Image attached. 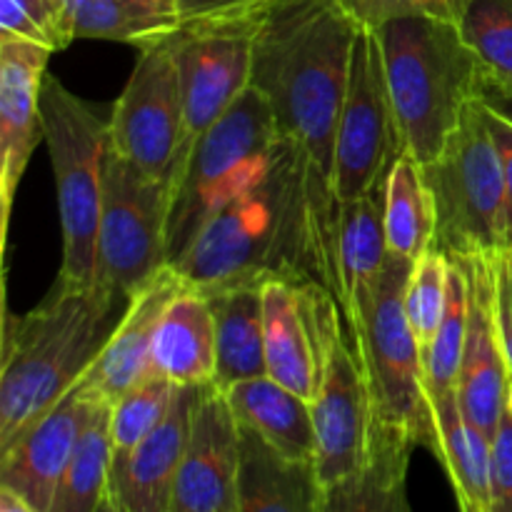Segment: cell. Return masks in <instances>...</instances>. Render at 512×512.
<instances>
[{
    "label": "cell",
    "instance_id": "obj_25",
    "mask_svg": "<svg viewBox=\"0 0 512 512\" xmlns=\"http://www.w3.org/2000/svg\"><path fill=\"white\" fill-rule=\"evenodd\" d=\"M383 185L358 200L338 205L335 225V298L348 318L358 295L388 265Z\"/></svg>",
    "mask_w": 512,
    "mask_h": 512
},
{
    "label": "cell",
    "instance_id": "obj_20",
    "mask_svg": "<svg viewBox=\"0 0 512 512\" xmlns=\"http://www.w3.org/2000/svg\"><path fill=\"white\" fill-rule=\"evenodd\" d=\"M323 493L313 460L285 458L240 425L238 512H323Z\"/></svg>",
    "mask_w": 512,
    "mask_h": 512
},
{
    "label": "cell",
    "instance_id": "obj_28",
    "mask_svg": "<svg viewBox=\"0 0 512 512\" xmlns=\"http://www.w3.org/2000/svg\"><path fill=\"white\" fill-rule=\"evenodd\" d=\"M383 200L390 255L413 263L435 248V200L425 183L423 165L408 153H398L390 165L383 183Z\"/></svg>",
    "mask_w": 512,
    "mask_h": 512
},
{
    "label": "cell",
    "instance_id": "obj_29",
    "mask_svg": "<svg viewBox=\"0 0 512 512\" xmlns=\"http://www.w3.org/2000/svg\"><path fill=\"white\" fill-rule=\"evenodd\" d=\"M75 38L115 40L133 48L173 33L180 18L178 0H65Z\"/></svg>",
    "mask_w": 512,
    "mask_h": 512
},
{
    "label": "cell",
    "instance_id": "obj_19",
    "mask_svg": "<svg viewBox=\"0 0 512 512\" xmlns=\"http://www.w3.org/2000/svg\"><path fill=\"white\" fill-rule=\"evenodd\" d=\"M200 388L203 385H178L163 423L128 453L113 455L110 490L128 512H170Z\"/></svg>",
    "mask_w": 512,
    "mask_h": 512
},
{
    "label": "cell",
    "instance_id": "obj_26",
    "mask_svg": "<svg viewBox=\"0 0 512 512\" xmlns=\"http://www.w3.org/2000/svg\"><path fill=\"white\" fill-rule=\"evenodd\" d=\"M430 415L435 428L430 453L448 473L460 512H490L493 440L465 418L458 393L430 400Z\"/></svg>",
    "mask_w": 512,
    "mask_h": 512
},
{
    "label": "cell",
    "instance_id": "obj_24",
    "mask_svg": "<svg viewBox=\"0 0 512 512\" xmlns=\"http://www.w3.org/2000/svg\"><path fill=\"white\" fill-rule=\"evenodd\" d=\"M223 393L243 428L258 433L285 458L315 463V423L308 400L270 375L235 383Z\"/></svg>",
    "mask_w": 512,
    "mask_h": 512
},
{
    "label": "cell",
    "instance_id": "obj_9",
    "mask_svg": "<svg viewBox=\"0 0 512 512\" xmlns=\"http://www.w3.org/2000/svg\"><path fill=\"white\" fill-rule=\"evenodd\" d=\"M300 293L318 355V383L310 400L315 423V468L323 485H330L355 473L368 458L373 400L338 298L320 283H303Z\"/></svg>",
    "mask_w": 512,
    "mask_h": 512
},
{
    "label": "cell",
    "instance_id": "obj_31",
    "mask_svg": "<svg viewBox=\"0 0 512 512\" xmlns=\"http://www.w3.org/2000/svg\"><path fill=\"white\" fill-rule=\"evenodd\" d=\"M460 33L478 58L485 98L500 108L512 105V0H470Z\"/></svg>",
    "mask_w": 512,
    "mask_h": 512
},
{
    "label": "cell",
    "instance_id": "obj_37",
    "mask_svg": "<svg viewBox=\"0 0 512 512\" xmlns=\"http://www.w3.org/2000/svg\"><path fill=\"white\" fill-rule=\"evenodd\" d=\"M490 512H512V410L493 435L490 458Z\"/></svg>",
    "mask_w": 512,
    "mask_h": 512
},
{
    "label": "cell",
    "instance_id": "obj_5",
    "mask_svg": "<svg viewBox=\"0 0 512 512\" xmlns=\"http://www.w3.org/2000/svg\"><path fill=\"white\" fill-rule=\"evenodd\" d=\"M410 265V260L390 255L378 278L358 295L345 323L368 378L375 428L395 430L418 448L433 450L423 348L405 315Z\"/></svg>",
    "mask_w": 512,
    "mask_h": 512
},
{
    "label": "cell",
    "instance_id": "obj_30",
    "mask_svg": "<svg viewBox=\"0 0 512 512\" xmlns=\"http://www.w3.org/2000/svg\"><path fill=\"white\" fill-rule=\"evenodd\" d=\"M110 403H100L85 425L48 512H95L110 490L113 473Z\"/></svg>",
    "mask_w": 512,
    "mask_h": 512
},
{
    "label": "cell",
    "instance_id": "obj_16",
    "mask_svg": "<svg viewBox=\"0 0 512 512\" xmlns=\"http://www.w3.org/2000/svg\"><path fill=\"white\" fill-rule=\"evenodd\" d=\"M493 258L495 253L460 260L470 283V320L458 388H455L465 418L475 428L483 430L490 440H493L503 415L508 413L512 388L503 343H500L498 320H495Z\"/></svg>",
    "mask_w": 512,
    "mask_h": 512
},
{
    "label": "cell",
    "instance_id": "obj_23",
    "mask_svg": "<svg viewBox=\"0 0 512 512\" xmlns=\"http://www.w3.org/2000/svg\"><path fill=\"white\" fill-rule=\"evenodd\" d=\"M415 448L405 435L373 425L368 458L355 473L325 485L323 512H410L408 465Z\"/></svg>",
    "mask_w": 512,
    "mask_h": 512
},
{
    "label": "cell",
    "instance_id": "obj_38",
    "mask_svg": "<svg viewBox=\"0 0 512 512\" xmlns=\"http://www.w3.org/2000/svg\"><path fill=\"white\" fill-rule=\"evenodd\" d=\"M485 115H488L490 133H493L495 145L500 153V165H503L505 180V245L512 238V113L500 108L493 100L485 98Z\"/></svg>",
    "mask_w": 512,
    "mask_h": 512
},
{
    "label": "cell",
    "instance_id": "obj_34",
    "mask_svg": "<svg viewBox=\"0 0 512 512\" xmlns=\"http://www.w3.org/2000/svg\"><path fill=\"white\" fill-rule=\"evenodd\" d=\"M175 390L178 385L168 378L150 375L110 405V435L115 453H128L163 423L173 405Z\"/></svg>",
    "mask_w": 512,
    "mask_h": 512
},
{
    "label": "cell",
    "instance_id": "obj_1",
    "mask_svg": "<svg viewBox=\"0 0 512 512\" xmlns=\"http://www.w3.org/2000/svg\"><path fill=\"white\" fill-rule=\"evenodd\" d=\"M360 25L340 0H273L255 30L253 88L305 165L320 283L335 295V140Z\"/></svg>",
    "mask_w": 512,
    "mask_h": 512
},
{
    "label": "cell",
    "instance_id": "obj_33",
    "mask_svg": "<svg viewBox=\"0 0 512 512\" xmlns=\"http://www.w3.org/2000/svg\"><path fill=\"white\" fill-rule=\"evenodd\" d=\"M450 268L453 260L438 248H430L410 265L405 283V315L423 350L430 345L448 310Z\"/></svg>",
    "mask_w": 512,
    "mask_h": 512
},
{
    "label": "cell",
    "instance_id": "obj_27",
    "mask_svg": "<svg viewBox=\"0 0 512 512\" xmlns=\"http://www.w3.org/2000/svg\"><path fill=\"white\" fill-rule=\"evenodd\" d=\"M215 318V385L220 390L268 375L265 365L263 283L205 295Z\"/></svg>",
    "mask_w": 512,
    "mask_h": 512
},
{
    "label": "cell",
    "instance_id": "obj_45",
    "mask_svg": "<svg viewBox=\"0 0 512 512\" xmlns=\"http://www.w3.org/2000/svg\"><path fill=\"white\" fill-rule=\"evenodd\" d=\"M510 410H512V388H510Z\"/></svg>",
    "mask_w": 512,
    "mask_h": 512
},
{
    "label": "cell",
    "instance_id": "obj_21",
    "mask_svg": "<svg viewBox=\"0 0 512 512\" xmlns=\"http://www.w3.org/2000/svg\"><path fill=\"white\" fill-rule=\"evenodd\" d=\"M153 368L175 385L215 383V318L203 293L183 285L168 300L155 328Z\"/></svg>",
    "mask_w": 512,
    "mask_h": 512
},
{
    "label": "cell",
    "instance_id": "obj_22",
    "mask_svg": "<svg viewBox=\"0 0 512 512\" xmlns=\"http://www.w3.org/2000/svg\"><path fill=\"white\" fill-rule=\"evenodd\" d=\"M263 328L268 375L310 403L318 383V355L300 285L265 280Z\"/></svg>",
    "mask_w": 512,
    "mask_h": 512
},
{
    "label": "cell",
    "instance_id": "obj_44",
    "mask_svg": "<svg viewBox=\"0 0 512 512\" xmlns=\"http://www.w3.org/2000/svg\"><path fill=\"white\" fill-rule=\"evenodd\" d=\"M503 253H505V250H503ZM505 258H508V255H505ZM508 263H510V273H512V260L508 258Z\"/></svg>",
    "mask_w": 512,
    "mask_h": 512
},
{
    "label": "cell",
    "instance_id": "obj_12",
    "mask_svg": "<svg viewBox=\"0 0 512 512\" xmlns=\"http://www.w3.org/2000/svg\"><path fill=\"white\" fill-rule=\"evenodd\" d=\"M393 105L385 78L383 50L373 28H360L350 55L348 88L335 140V198L358 200L385 183L398 158Z\"/></svg>",
    "mask_w": 512,
    "mask_h": 512
},
{
    "label": "cell",
    "instance_id": "obj_15",
    "mask_svg": "<svg viewBox=\"0 0 512 512\" xmlns=\"http://www.w3.org/2000/svg\"><path fill=\"white\" fill-rule=\"evenodd\" d=\"M50 50L0 33V240L8 248L15 193L35 148L43 140L40 88Z\"/></svg>",
    "mask_w": 512,
    "mask_h": 512
},
{
    "label": "cell",
    "instance_id": "obj_2",
    "mask_svg": "<svg viewBox=\"0 0 512 512\" xmlns=\"http://www.w3.org/2000/svg\"><path fill=\"white\" fill-rule=\"evenodd\" d=\"M173 270L203 295L265 280L320 283L305 165L293 143L278 138L258 178L205 223Z\"/></svg>",
    "mask_w": 512,
    "mask_h": 512
},
{
    "label": "cell",
    "instance_id": "obj_7",
    "mask_svg": "<svg viewBox=\"0 0 512 512\" xmlns=\"http://www.w3.org/2000/svg\"><path fill=\"white\" fill-rule=\"evenodd\" d=\"M278 138L268 100L250 85L243 98L190 145L170 178L168 265L190 248L225 203L258 178Z\"/></svg>",
    "mask_w": 512,
    "mask_h": 512
},
{
    "label": "cell",
    "instance_id": "obj_17",
    "mask_svg": "<svg viewBox=\"0 0 512 512\" xmlns=\"http://www.w3.org/2000/svg\"><path fill=\"white\" fill-rule=\"evenodd\" d=\"M98 405L100 400L90 398L75 383L58 405L0 453V488L13 490L35 512H48L75 445Z\"/></svg>",
    "mask_w": 512,
    "mask_h": 512
},
{
    "label": "cell",
    "instance_id": "obj_36",
    "mask_svg": "<svg viewBox=\"0 0 512 512\" xmlns=\"http://www.w3.org/2000/svg\"><path fill=\"white\" fill-rule=\"evenodd\" d=\"M360 28H378L395 18H440L460 23L470 0H340Z\"/></svg>",
    "mask_w": 512,
    "mask_h": 512
},
{
    "label": "cell",
    "instance_id": "obj_13",
    "mask_svg": "<svg viewBox=\"0 0 512 512\" xmlns=\"http://www.w3.org/2000/svg\"><path fill=\"white\" fill-rule=\"evenodd\" d=\"M138 50V63L110 108V145L170 185L185 140L178 65L168 35Z\"/></svg>",
    "mask_w": 512,
    "mask_h": 512
},
{
    "label": "cell",
    "instance_id": "obj_18",
    "mask_svg": "<svg viewBox=\"0 0 512 512\" xmlns=\"http://www.w3.org/2000/svg\"><path fill=\"white\" fill-rule=\"evenodd\" d=\"M180 288H183V280L178 278L173 265H165L153 280H148L128 300L118 325L110 333V338L105 340L103 350L95 355L90 368L78 380V385L90 398L113 405L128 390H133L135 385L155 375V328H158V320L168 300Z\"/></svg>",
    "mask_w": 512,
    "mask_h": 512
},
{
    "label": "cell",
    "instance_id": "obj_8",
    "mask_svg": "<svg viewBox=\"0 0 512 512\" xmlns=\"http://www.w3.org/2000/svg\"><path fill=\"white\" fill-rule=\"evenodd\" d=\"M423 175L438 218L435 248L458 260L505 250V180L485 95L470 105L438 158L423 165Z\"/></svg>",
    "mask_w": 512,
    "mask_h": 512
},
{
    "label": "cell",
    "instance_id": "obj_6",
    "mask_svg": "<svg viewBox=\"0 0 512 512\" xmlns=\"http://www.w3.org/2000/svg\"><path fill=\"white\" fill-rule=\"evenodd\" d=\"M43 143L48 145L58 193L63 265L58 280L73 288H95L105 155L110 148V113L103 115L55 75L40 88Z\"/></svg>",
    "mask_w": 512,
    "mask_h": 512
},
{
    "label": "cell",
    "instance_id": "obj_39",
    "mask_svg": "<svg viewBox=\"0 0 512 512\" xmlns=\"http://www.w3.org/2000/svg\"><path fill=\"white\" fill-rule=\"evenodd\" d=\"M495 283H493V303H495V320H498L500 343H503L505 363H508L512 378V273L505 253H495L493 258Z\"/></svg>",
    "mask_w": 512,
    "mask_h": 512
},
{
    "label": "cell",
    "instance_id": "obj_40",
    "mask_svg": "<svg viewBox=\"0 0 512 512\" xmlns=\"http://www.w3.org/2000/svg\"><path fill=\"white\" fill-rule=\"evenodd\" d=\"M273 0H178L180 18H225V15H250L260 13Z\"/></svg>",
    "mask_w": 512,
    "mask_h": 512
},
{
    "label": "cell",
    "instance_id": "obj_10",
    "mask_svg": "<svg viewBox=\"0 0 512 512\" xmlns=\"http://www.w3.org/2000/svg\"><path fill=\"white\" fill-rule=\"evenodd\" d=\"M168 198V180L135 168L110 145L95 248V288L100 293L128 303L168 265Z\"/></svg>",
    "mask_w": 512,
    "mask_h": 512
},
{
    "label": "cell",
    "instance_id": "obj_32",
    "mask_svg": "<svg viewBox=\"0 0 512 512\" xmlns=\"http://www.w3.org/2000/svg\"><path fill=\"white\" fill-rule=\"evenodd\" d=\"M453 260L450 268V298L443 323L435 330L433 340L423 350L425 385H428V403L440 395L455 393L458 388L460 363H463L465 338H468L470 320V283L465 265Z\"/></svg>",
    "mask_w": 512,
    "mask_h": 512
},
{
    "label": "cell",
    "instance_id": "obj_3",
    "mask_svg": "<svg viewBox=\"0 0 512 512\" xmlns=\"http://www.w3.org/2000/svg\"><path fill=\"white\" fill-rule=\"evenodd\" d=\"M125 305L98 288L55 283L25 315H3L0 355V453L75 388Z\"/></svg>",
    "mask_w": 512,
    "mask_h": 512
},
{
    "label": "cell",
    "instance_id": "obj_4",
    "mask_svg": "<svg viewBox=\"0 0 512 512\" xmlns=\"http://www.w3.org/2000/svg\"><path fill=\"white\" fill-rule=\"evenodd\" d=\"M373 30L383 50L400 153L430 163L485 95L478 58L453 20L415 15Z\"/></svg>",
    "mask_w": 512,
    "mask_h": 512
},
{
    "label": "cell",
    "instance_id": "obj_42",
    "mask_svg": "<svg viewBox=\"0 0 512 512\" xmlns=\"http://www.w3.org/2000/svg\"><path fill=\"white\" fill-rule=\"evenodd\" d=\"M95 512H128V508H125L123 500H120L118 495L113 493V490H108V493H105V498H103V503L98 505V510H95Z\"/></svg>",
    "mask_w": 512,
    "mask_h": 512
},
{
    "label": "cell",
    "instance_id": "obj_14",
    "mask_svg": "<svg viewBox=\"0 0 512 512\" xmlns=\"http://www.w3.org/2000/svg\"><path fill=\"white\" fill-rule=\"evenodd\" d=\"M240 425L215 383L200 388L170 512H238Z\"/></svg>",
    "mask_w": 512,
    "mask_h": 512
},
{
    "label": "cell",
    "instance_id": "obj_11",
    "mask_svg": "<svg viewBox=\"0 0 512 512\" xmlns=\"http://www.w3.org/2000/svg\"><path fill=\"white\" fill-rule=\"evenodd\" d=\"M258 18L260 13L183 20L168 33L183 95L185 140L180 160L253 83Z\"/></svg>",
    "mask_w": 512,
    "mask_h": 512
},
{
    "label": "cell",
    "instance_id": "obj_41",
    "mask_svg": "<svg viewBox=\"0 0 512 512\" xmlns=\"http://www.w3.org/2000/svg\"><path fill=\"white\" fill-rule=\"evenodd\" d=\"M0 512H35L23 498L8 488H0Z\"/></svg>",
    "mask_w": 512,
    "mask_h": 512
},
{
    "label": "cell",
    "instance_id": "obj_43",
    "mask_svg": "<svg viewBox=\"0 0 512 512\" xmlns=\"http://www.w3.org/2000/svg\"><path fill=\"white\" fill-rule=\"evenodd\" d=\"M505 255H508V258L512 260V238L508 240V245H505Z\"/></svg>",
    "mask_w": 512,
    "mask_h": 512
},
{
    "label": "cell",
    "instance_id": "obj_35",
    "mask_svg": "<svg viewBox=\"0 0 512 512\" xmlns=\"http://www.w3.org/2000/svg\"><path fill=\"white\" fill-rule=\"evenodd\" d=\"M0 33L38 43L50 53L75 40L65 0H0Z\"/></svg>",
    "mask_w": 512,
    "mask_h": 512
}]
</instances>
